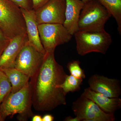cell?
I'll return each mask as SVG.
<instances>
[{
  "mask_svg": "<svg viewBox=\"0 0 121 121\" xmlns=\"http://www.w3.org/2000/svg\"><path fill=\"white\" fill-rule=\"evenodd\" d=\"M67 75L56 60L54 52H46L41 67L30 78L32 105L35 110L50 111L66 104V95L57 86L63 82Z\"/></svg>",
  "mask_w": 121,
  "mask_h": 121,
  "instance_id": "cell-1",
  "label": "cell"
},
{
  "mask_svg": "<svg viewBox=\"0 0 121 121\" xmlns=\"http://www.w3.org/2000/svg\"><path fill=\"white\" fill-rule=\"evenodd\" d=\"M32 90L30 82L19 91L11 93L0 104L4 120L9 116L18 114L20 121H26L33 116L31 110Z\"/></svg>",
  "mask_w": 121,
  "mask_h": 121,
  "instance_id": "cell-2",
  "label": "cell"
},
{
  "mask_svg": "<svg viewBox=\"0 0 121 121\" xmlns=\"http://www.w3.org/2000/svg\"><path fill=\"white\" fill-rule=\"evenodd\" d=\"M112 16L98 0L85 3L79 20L78 31L98 32L105 30V25Z\"/></svg>",
  "mask_w": 121,
  "mask_h": 121,
  "instance_id": "cell-3",
  "label": "cell"
},
{
  "mask_svg": "<svg viewBox=\"0 0 121 121\" xmlns=\"http://www.w3.org/2000/svg\"><path fill=\"white\" fill-rule=\"evenodd\" d=\"M0 29L10 39L26 33L21 9L10 0H0Z\"/></svg>",
  "mask_w": 121,
  "mask_h": 121,
  "instance_id": "cell-4",
  "label": "cell"
},
{
  "mask_svg": "<svg viewBox=\"0 0 121 121\" xmlns=\"http://www.w3.org/2000/svg\"><path fill=\"white\" fill-rule=\"evenodd\" d=\"M78 54L81 56L91 52L105 54L111 45V36L105 30L98 32L78 31L73 35Z\"/></svg>",
  "mask_w": 121,
  "mask_h": 121,
  "instance_id": "cell-5",
  "label": "cell"
},
{
  "mask_svg": "<svg viewBox=\"0 0 121 121\" xmlns=\"http://www.w3.org/2000/svg\"><path fill=\"white\" fill-rule=\"evenodd\" d=\"M37 27L46 52H55L57 46L68 43L73 36L62 24H41Z\"/></svg>",
  "mask_w": 121,
  "mask_h": 121,
  "instance_id": "cell-6",
  "label": "cell"
},
{
  "mask_svg": "<svg viewBox=\"0 0 121 121\" xmlns=\"http://www.w3.org/2000/svg\"><path fill=\"white\" fill-rule=\"evenodd\" d=\"M76 117L83 121H114V114L103 111L95 102L82 94L72 103Z\"/></svg>",
  "mask_w": 121,
  "mask_h": 121,
  "instance_id": "cell-7",
  "label": "cell"
},
{
  "mask_svg": "<svg viewBox=\"0 0 121 121\" xmlns=\"http://www.w3.org/2000/svg\"><path fill=\"white\" fill-rule=\"evenodd\" d=\"M44 55L38 51L27 41L17 55L14 68L30 78L41 67Z\"/></svg>",
  "mask_w": 121,
  "mask_h": 121,
  "instance_id": "cell-8",
  "label": "cell"
},
{
  "mask_svg": "<svg viewBox=\"0 0 121 121\" xmlns=\"http://www.w3.org/2000/svg\"><path fill=\"white\" fill-rule=\"evenodd\" d=\"M65 0H50L35 10L38 25L41 24H63L65 20Z\"/></svg>",
  "mask_w": 121,
  "mask_h": 121,
  "instance_id": "cell-9",
  "label": "cell"
},
{
  "mask_svg": "<svg viewBox=\"0 0 121 121\" xmlns=\"http://www.w3.org/2000/svg\"><path fill=\"white\" fill-rule=\"evenodd\" d=\"M89 88L109 98H119L121 94L120 80L98 74L93 75L88 81Z\"/></svg>",
  "mask_w": 121,
  "mask_h": 121,
  "instance_id": "cell-10",
  "label": "cell"
},
{
  "mask_svg": "<svg viewBox=\"0 0 121 121\" xmlns=\"http://www.w3.org/2000/svg\"><path fill=\"white\" fill-rule=\"evenodd\" d=\"M28 41L26 33L11 39L0 56V69L14 68L17 55Z\"/></svg>",
  "mask_w": 121,
  "mask_h": 121,
  "instance_id": "cell-11",
  "label": "cell"
},
{
  "mask_svg": "<svg viewBox=\"0 0 121 121\" xmlns=\"http://www.w3.org/2000/svg\"><path fill=\"white\" fill-rule=\"evenodd\" d=\"M21 9L26 24L28 43L39 52L45 55L46 52L40 38L35 10Z\"/></svg>",
  "mask_w": 121,
  "mask_h": 121,
  "instance_id": "cell-12",
  "label": "cell"
},
{
  "mask_svg": "<svg viewBox=\"0 0 121 121\" xmlns=\"http://www.w3.org/2000/svg\"><path fill=\"white\" fill-rule=\"evenodd\" d=\"M65 0V20L63 25L73 36L78 31L79 20L84 4L82 0Z\"/></svg>",
  "mask_w": 121,
  "mask_h": 121,
  "instance_id": "cell-13",
  "label": "cell"
},
{
  "mask_svg": "<svg viewBox=\"0 0 121 121\" xmlns=\"http://www.w3.org/2000/svg\"><path fill=\"white\" fill-rule=\"evenodd\" d=\"M82 95L95 102L106 113L114 114L121 108V99L119 98L108 97L92 91L89 87L84 89Z\"/></svg>",
  "mask_w": 121,
  "mask_h": 121,
  "instance_id": "cell-14",
  "label": "cell"
},
{
  "mask_svg": "<svg viewBox=\"0 0 121 121\" xmlns=\"http://www.w3.org/2000/svg\"><path fill=\"white\" fill-rule=\"evenodd\" d=\"M8 78L12 86L11 93L17 92L28 83L30 78L21 72L13 68L0 69Z\"/></svg>",
  "mask_w": 121,
  "mask_h": 121,
  "instance_id": "cell-15",
  "label": "cell"
},
{
  "mask_svg": "<svg viewBox=\"0 0 121 121\" xmlns=\"http://www.w3.org/2000/svg\"><path fill=\"white\" fill-rule=\"evenodd\" d=\"M109 12L117 22V30L121 35V0H98Z\"/></svg>",
  "mask_w": 121,
  "mask_h": 121,
  "instance_id": "cell-16",
  "label": "cell"
},
{
  "mask_svg": "<svg viewBox=\"0 0 121 121\" xmlns=\"http://www.w3.org/2000/svg\"><path fill=\"white\" fill-rule=\"evenodd\" d=\"M83 80V79L76 78L71 75H67L63 82L58 85L57 87L62 89L67 95L70 92H75L79 90L82 84Z\"/></svg>",
  "mask_w": 121,
  "mask_h": 121,
  "instance_id": "cell-17",
  "label": "cell"
},
{
  "mask_svg": "<svg viewBox=\"0 0 121 121\" xmlns=\"http://www.w3.org/2000/svg\"><path fill=\"white\" fill-rule=\"evenodd\" d=\"M12 86L4 72L0 70V104L11 93Z\"/></svg>",
  "mask_w": 121,
  "mask_h": 121,
  "instance_id": "cell-18",
  "label": "cell"
},
{
  "mask_svg": "<svg viewBox=\"0 0 121 121\" xmlns=\"http://www.w3.org/2000/svg\"><path fill=\"white\" fill-rule=\"evenodd\" d=\"M67 68L71 75L76 78L84 79L86 78L84 71L81 67L78 60H73L68 64Z\"/></svg>",
  "mask_w": 121,
  "mask_h": 121,
  "instance_id": "cell-19",
  "label": "cell"
},
{
  "mask_svg": "<svg viewBox=\"0 0 121 121\" xmlns=\"http://www.w3.org/2000/svg\"><path fill=\"white\" fill-rule=\"evenodd\" d=\"M21 9L27 10L33 9L32 0H10Z\"/></svg>",
  "mask_w": 121,
  "mask_h": 121,
  "instance_id": "cell-20",
  "label": "cell"
},
{
  "mask_svg": "<svg viewBox=\"0 0 121 121\" xmlns=\"http://www.w3.org/2000/svg\"><path fill=\"white\" fill-rule=\"evenodd\" d=\"M11 39L0 29V56L8 45Z\"/></svg>",
  "mask_w": 121,
  "mask_h": 121,
  "instance_id": "cell-21",
  "label": "cell"
},
{
  "mask_svg": "<svg viewBox=\"0 0 121 121\" xmlns=\"http://www.w3.org/2000/svg\"><path fill=\"white\" fill-rule=\"evenodd\" d=\"M49 0H32L33 9L35 10H36Z\"/></svg>",
  "mask_w": 121,
  "mask_h": 121,
  "instance_id": "cell-22",
  "label": "cell"
},
{
  "mask_svg": "<svg viewBox=\"0 0 121 121\" xmlns=\"http://www.w3.org/2000/svg\"><path fill=\"white\" fill-rule=\"evenodd\" d=\"M54 119V117L50 114L45 115L42 117V121H53Z\"/></svg>",
  "mask_w": 121,
  "mask_h": 121,
  "instance_id": "cell-23",
  "label": "cell"
},
{
  "mask_svg": "<svg viewBox=\"0 0 121 121\" xmlns=\"http://www.w3.org/2000/svg\"><path fill=\"white\" fill-rule=\"evenodd\" d=\"M64 121H81V120L78 117H74L69 116L65 118Z\"/></svg>",
  "mask_w": 121,
  "mask_h": 121,
  "instance_id": "cell-24",
  "label": "cell"
},
{
  "mask_svg": "<svg viewBox=\"0 0 121 121\" xmlns=\"http://www.w3.org/2000/svg\"><path fill=\"white\" fill-rule=\"evenodd\" d=\"M32 121H42V117L39 115H35L32 117Z\"/></svg>",
  "mask_w": 121,
  "mask_h": 121,
  "instance_id": "cell-25",
  "label": "cell"
},
{
  "mask_svg": "<svg viewBox=\"0 0 121 121\" xmlns=\"http://www.w3.org/2000/svg\"><path fill=\"white\" fill-rule=\"evenodd\" d=\"M4 121V120L2 118V114H1V111L0 109V121Z\"/></svg>",
  "mask_w": 121,
  "mask_h": 121,
  "instance_id": "cell-26",
  "label": "cell"
},
{
  "mask_svg": "<svg viewBox=\"0 0 121 121\" xmlns=\"http://www.w3.org/2000/svg\"><path fill=\"white\" fill-rule=\"evenodd\" d=\"M83 2H84V4L85 3H86V2H89V1H90L91 0H82Z\"/></svg>",
  "mask_w": 121,
  "mask_h": 121,
  "instance_id": "cell-27",
  "label": "cell"
}]
</instances>
